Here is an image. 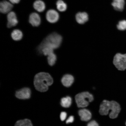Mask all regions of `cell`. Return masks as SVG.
Here are the masks:
<instances>
[{"mask_svg": "<svg viewBox=\"0 0 126 126\" xmlns=\"http://www.w3.org/2000/svg\"><path fill=\"white\" fill-rule=\"evenodd\" d=\"M62 40V36L58 33L53 32L50 33L36 47V53L38 56H43L42 50L45 47H50L54 50L57 49L61 46Z\"/></svg>", "mask_w": 126, "mask_h": 126, "instance_id": "6da1fadb", "label": "cell"}, {"mask_svg": "<svg viewBox=\"0 0 126 126\" xmlns=\"http://www.w3.org/2000/svg\"><path fill=\"white\" fill-rule=\"evenodd\" d=\"M53 83V79L51 75L45 72H39L35 75L34 84L35 89L40 92H45L48 90L49 86Z\"/></svg>", "mask_w": 126, "mask_h": 126, "instance_id": "7a4b0ae2", "label": "cell"}, {"mask_svg": "<svg viewBox=\"0 0 126 126\" xmlns=\"http://www.w3.org/2000/svg\"><path fill=\"white\" fill-rule=\"evenodd\" d=\"M76 102L79 108H83L89 105V102L94 100L93 96L87 92H83L75 96Z\"/></svg>", "mask_w": 126, "mask_h": 126, "instance_id": "3957f363", "label": "cell"}, {"mask_svg": "<svg viewBox=\"0 0 126 126\" xmlns=\"http://www.w3.org/2000/svg\"><path fill=\"white\" fill-rule=\"evenodd\" d=\"M113 63L118 70H125L126 69V54H116L114 57Z\"/></svg>", "mask_w": 126, "mask_h": 126, "instance_id": "277c9868", "label": "cell"}, {"mask_svg": "<svg viewBox=\"0 0 126 126\" xmlns=\"http://www.w3.org/2000/svg\"><path fill=\"white\" fill-rule=\"evenodd\" d=\"M111 101L104 100L101 104L99 112L102 115H107L110 110H111Z\"/></svg>", "mask_w": 126, "mask_h": 126, "instance_id": "5b68a950", "label": "cell"}, {"mask_svg": "<svg viewBox=\"0 0 126 126\" xmlns=\"http://www.w3.org/2000/svg\"><path fill=\"white\" fill-rule=\"evenodd\" d=\"M7 27L12 28L17 26L18 23L16 15L15 12H11L8 14L7 15Z\"/></svg>", "mask_w": 126, "mask_h": 126, "instance_id": "8992f818", "label": "cell"}, {"mask_svg": "<svg viewBox=\"0 0 126 126\" xmlns=\"http://www.w3.org/2000/svg\"><path fill=\"white\" fill-rule=\"evenodd\" d=\"M46 18L48 22L51 23H55L59 19V14L56 10L51 9L47 13Z\"/></svg>", "mask_w": 126, "mask_h": 126, "instance_id": "52a82bcc", "label": "cell"}, {"mask_svg": "<svg viewBox=\"0 0 126 126\" xmlns=\"http://www.w3.org/2000/svg\"><path fill=\"white\" fill-rule=\"evenodd\" d=\"M31 91L29 88H25L16 92L15 96L17 98L20 99H29L31 95Z\"/></svg>", "mask_w": 126, "mask_h": 126, "instance_id": "ba28073f", "label": "cell"}, {"mask_svg": "<svg viewBox=\"0 0 126 126\" xmlns=\"http://www.w3.org/2000/svg\"><path fill=\"white\" fill-rule=\"evenodd\" d=\"M29 22L33 27H38L41 23L40 17L37 13H33L30 16Z\"/></svg>", "mask_w": 126, "mask_h": 126, "instance_id": "9c48e42d", "label": "cell"}, {"mask_svg": "<svg viewBox=\"0 0 126 126\" xmlns=\"http://www.w3.org/2000/svg\"><path fill=\"white\" fill-rule=\"evenodd\" d=\"M112 110L110 113L109 116L111 119H115L117 117L121 111V107L117 102L111 101Z\"/></svg>", "mask_w": 126, "mask_h": 126, "instance_id": "30bf717a", "label": "cell"}, {"mask_svg": "<svg viewBox=\"0 0 126 126\" xmlns=\"http://www.w3.org/2000/svg\"><path fill=\"white\" fill-rule=\"evenodd\" d=\"M13 7L12 3L6 1H2L0 4V11L2 13L8 14L11 12Z\"/></svg>", "mask_w": 126, "mask_h": 126, "instance_id": "8fae6325", "label": "cell"}, {"mask_svg": "<svg viewBox=\"0 0 126 126\" xmlns=\"http://www.w3.org/2000/svg\"><path fill=\"white\" fill-rule=\"evenodd\" d=\"M76 19L79 24H83L88 21L89 16L86 12H78L76 15Z\"/></svg>", "mask_w": 126, "mask_h": 126, "instance_id": "7c38bea8", "label": "cell"}, {"mask_svg": "<svg viewBox=\"0 0 126 126\" xmlns=\"http://www.w3.org/2000/svg\"><path fill=\"white\" fill-rule=\"evenodd\" d=\"M12 38L15 41L18 42L21 41L23 37V32L18 29H16L12 31L11 34Z\"/></svg>", "mask_w": 126, "mask_h": 126, "instance_id": "4fadbf2b", "label": "cell"}, {"mask_svg": "<svg viewBox=\"0 0 126 126\" xmlns=\"http://www.w3.org/2000/svg\"><path fill=\"white\" fill-rule=\"evenodd\" d=\"M78 114L81 120L82 121H89L91 119L92 116L90 111L85 109L80 110L79 111Z\"/></svg>", "mask_w": 126, "mask_h": 126, "instance_id": "5bb4252c", "label": "cell"}, {"mask_svg": "<svg viewBox=\"0 0 126 126\" xmlns=\"http://www.w3.org/2000/svg\"><path fill=\"white\" fill-rule=\"evenodd\" d=\"M74 77L70 75H64L61 79V82L64 86L69 87L71 86L74 81Z\"/></svg>", "mask_w": 126, "mask_h": 126, "instance_id": "9a60e30c", "label": "cell"}, {"mask_svg": "<svg viewBox=\"0 0 126 126\" xmlns=\"http://www.w3.org/2000/svg\"><path fill=\"white\" fill-rule=\"evenodd\" d=\"M125 3L124 0H113L111 5L115 10L122 11L123 10Z\"/></svg>", "mask_w": 126, "mask_h": 126, "instance_id": "2e32d148", "label": "cell"}, {"mask_svg": "<svg viewBox=\"0 0 126 126\" xmlns=\"http://www.w3.org/2000/svg\"><path fill=\"white\" fill-rule=\"evenodd\" d=\"M33 7L36 11L40 12H43L46 8L45 3L41 0L36 1L34 3Z\"/></svg>", "mask_w": 126, "mask_h": 126, "instance_id": "e0dca14e", "label": "cell"}, {"mask_svg": "<svg viewBox=\"0 0 126 126\" xmlns=\"http://www.w3.org/2000/svg\"><path fill=\"white\" fill-rule=\"evenodd\" d=\"M57 59V56L54 52L47 56V62L48 65L51 67L53 66L56 64Z\"/></svg>", "mask_w": 126, "mask_h": 126, "instance_id": "ac0fdd59", "label": "cell"}, {"mask_svg": "<svg viewBox=\"0 0 126 126\" xmlns=\"http://www.w3.org/2000/svg\"><path fill=\"white\" fill-rule=\"evenodd\" d=\"M72 103V98L70 97H63L61 99V106L64 108H69L71 105Z\"/></svg>", "mask_w": 126, "mask_h": 126, "instance_id": "d6986e66", "label": "cell"}, {"mask_svg": "<svg viewBox=\"0 0 126 126\" xmlns=\"http://www.w3.org/2000/svg\"><path fill=\"white\" fill-rule=\"evenodd\" d=\"M57 8L61 12L65 11L67 9L66 4L62 0H59L56 2Z\"/></svg>", "mask_w": 126, "mask_h": 126, "instance_id": "ffe728a7", "label": "cell"}, {"mask_svg": "<svg viewBox=\"0 0 126 126\" xmlns=\"http://www.w3.org/2000/svg\"><path fill=\"white\" fill-rule=\"evenodd\" d=\"M15 126H33V125L30 120L25 119L17 121Z\"/></svg>", "mask_w": 126, "mask_h": 126, "instance_id": "44dd1931", "label": "cell"}, {"mask_svg": "<svg viewBox=\"0 0 126 126\" xmlns=\"http://www.w3.org/2000/svg\"><path fill=\"white\" fill-rule=\"evenodd\" d=\"M117 26L118 29L119 30H126V20H123L120 21Z\"/></svg>", "mask_w": 126, "mask_h": 126, "instance_id": "7402d4cb", "label": "cell"}, {"mask_svg": "<svg viewBox=\"0 0 126 126\" xmlns=\"http://www.w3.org/2000/svg\"><path fill=\"white\" fill-rule=\"evenodd\" d=\"M67 116V113L65 112H61L60 115V118L61 120L64 121L65 120Z\"/></svg>", "mask_w": 126, "mask_h": 126, "instance_id": "603a6c76", "label": "cell"}, {"mask_svg": "<svg viewBox=\"0 0 126 126\" xmlns=\"http://www.w3.org/2000/svg\"><path fill=\"white\" fill-rule=\"evenodd\" d=\"M87 126H99L97 123L94 121H91L88 124Z\"/></svg>", "mask_w": 126, "mask_h": 126, "instance_id": "cb8c5ba5", "label": "cell"}, {"mask_svg": "<svg viewBox=\"0 0 126 126\" xmlns=\"http://www.w3.org/2000/svg\"><path fill=\"white\" fill-rule=\"evenodd\" d=\"M74 116H70L68 119L66 121V123L67 124L70 123H72L74 122Z\"/></svg>", "mask_w": 126, "mask_h": 126, "instance_id": "d4e9b609", "label": "cell"}, {"mask_svg": "<svg viewBox=\"0 0 126 126\" xmlns=\"http://www.w3.org/2000/svg\"><path fill=\"white\" fill-rule=\"evenodd\" d=\"M10 2L12 4H18L19 3L20 0H9Z\"/></svg>", "mask_w": 126, "mask_h": 126, "instance_id": "484cf974", "label": "cell"}, {"mask_svg": "<svg viewBox=\"0 0 126 126\" xmlns=\"http://www.w3.org/2000/svg\"></svg>", "mask_w": 126, "mask_h": 126, "instance_id": "4316f807", "label": "cell"}]
</instances>
